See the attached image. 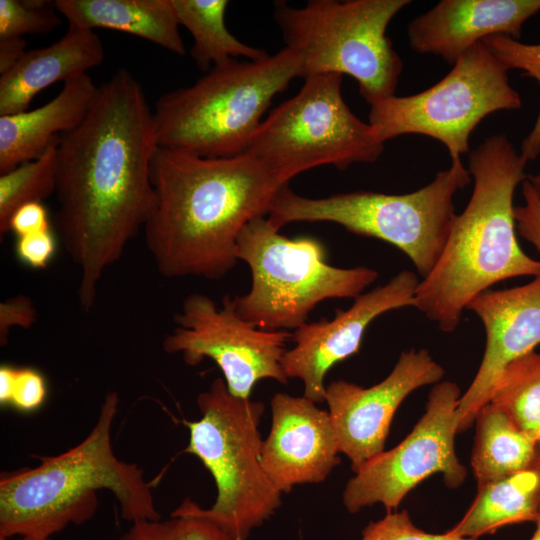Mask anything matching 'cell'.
Here are the masks:
<instances>
[{
  "label": "cell",
  "instance_id": "cell-7",
  "mask_svg": "<svg viewBox=\"0 0 540 540\" xmlns=\"http://www.w3.org/2000/svg\"><path fill=\"white\" fill-rule=\"evenodd\" d=\"M470 182L460 159L437 172L428 185L406 194L359 190L308 198L287 184L275 194L268 219L277 229L291 222H333L351 233L386 241L408 256L425 278L447 242L456 215L453 197Z\"/></svg>",
  "mask_w": 540,
  "mask_h": 540
},
{
  "label": "cell",
  "instance_id": "cell-35",
  "mask_svg": "<svg viewBox=\"0 0 540 540\" xmlns=\"http://www.w3.org/2000/svg\"><path fill=\"white\" fill-rule=\"evenodd\" d=\"M49 230L48 215L39 202H31L18 208L9 222V231L18 237Z\"/></svg>",
  "mask_w": 540,
  "mask_h": 540
},
{
  "label": "cell",
  "instance_id": "cell-22",
  "mask_svg": "<svg viewBox=\"0 0 540 540\" xmlns=\"http://www.w3.org/2000/svg\"><path fill=\"white\" fill-rule=\"evenodd\" d=\"M477 488L474 501L448 530L450 534L479 539L506 525L534 522L539 514V477L530 468Z\"/></svg>",
  "mask_w": 540,
  "mask_h": 540
},
{
  "label": "cell",
  "instance_id": "cell-15",
  "mask_svg": "<svg viewBox=\"0 0 540 540\" xmlns=\"http://www.w3.org/2000/svg\"><path fill=\"white\" fill-rule=\"evenodd\" d=\"M420 280L403 270L385 285L354 298L347 310H337L332 320L305 323L292 333L295 343L285 352L281 364L287 378L304 383V395L316 403L325 402V377L337 363L356 354L369 324L380 315L413 306Z\"/></svg>",
  "mask_w": 540,
  "mask_h": 540
},
{
  "label": "cell",
  "instance_id": "cell-30",
  "mask_svg": "<svg viewBox=\"0 0 540 540\" xmlns=\"http://www.w3.org/2000/svg\"><path fill=\"white\" fill-rule=\"evenodd\" d=\"M46 392L45 380L36 370L1 366V405L9 404L21 411H33L42 405Z\"/></svg>",
  "mask_w": 540,
  "mask_h": 540
},
{
  "label": "cell",
  "instance_id": "cell-23",
  "mask_svg": "<svg viewBox=\"0 0 540 540\" xmlns=\"http://www.w3.org/2000/svg\"><path fill=\"white\" fill-rule=\"evenodd\" d=\"M474 423L476 435L471 467L477 487L530 467L537 442L519 429L505 412L487 403Z\"/></svg>",
  "mask_w": 540,
  "mask_h": 540
},
{
  "label": "cell",
  "instance_id": "cell-27",
  "mask_svg": "<svg viewBox=\"0 0 540 540\" xmlns=\"http://www.w3.org/2000/svg\"><path fill=\"white\" fill-rule=\"evenodd\" d=\"M120 540H237L215 523L193 514H171L166 520L140 521Z\"/></svg>",
  "mask_w": 540,
  "mask_h": 540
},
{
  "label": "cell",
  "instance_id": "cell-5",
  "mask_svg": "<svg viewBox=\"0 0 540 540\" xmlns=\"http://www.w3.org/2000/svg\"><path fill=\"white\" fill-rule=\"evenodd\" d=\"M301 75V58L287 47L257 61L215 65L157 100V145L207 158L243 154L272 99Z\"/></svg>",
  "mask_w": 540,
  "mask_h": 540
},
{
  "label": "cell",
  "instance_id": "cell-3",
  "mask_svg": "<svg viewBox=\"0 0 540 540\" xmlns=\"http://www.w3.org/2000/svg\"><path fill=\"white\" fill-rule=\"evenodd\" d=\"M527 162L505 134L470 150L471 198L455 215L442 254L414 299V307L441 331L453 332L471 300L492 285L540 275V261L521 249L516 236L513 197L528 177Z\"/></svg>",
  "mask_w": 540,
  "mask_h": 540
},
{
  "label": "cell",
  "instance_id": "cell-37",
  "mask_svg": "<svg viewBox=\"0 0 540 540\" xmlns=\"http://www.w3.org/2000/svg\"><path fill=\"white\" fill-rule=\"evenodd\" d=\"M529 468L535 471L539 477L538 511L540 513V442L536 445L535 455Z\"/></svg>",
  "mask_w": 540,
  "mask_h": 540
},
{
  "label": "cell",
  "instance_id": "cell-4",
  "mask_svg": "<svg viewBox=\"0 0 540 540\" xmlns=\"http://www.w3.org/2000/svg\"><path fill=\"white\" fill-rule=\"evenodd\" d=\"M119 396L109 392L89 434L56 456H37L34 468L3 472L0 478V539L12 536L51 538L69 525L91 520L98 492L110 491L123 520H159L151 485L137 464L117 458L112 425Z\"/></svg>",
  "mask_w": 540,
  "mask_h": 540
},
{
  "label": "cell",
  "instance_id": "cell-14",
  "mask_svg": "<svg viewBox=\"0 0 540 540\" xmlns=\"http://www.w3.org/2000/svg\"><path fill=\"white\" fill-rule=\"evenodd\" d=\"M443 367L426 349L401 352L394 368L381 382L364 388L345 380L326 386L325 402L340 453L356 472L384 451L393 416L403 400L416 389L437 384Z\"/></svg>",
  "mask_w": 540,
  "mask_h": 540
},
{
  "label": "cell",
  "instance_id": "cell-31",
  "mask_svg": "<svg viewBox=\"0 0 540 540\" xmlns=\"http://www.w3.org/2000/svg\"><path fill=\"white\" fill-rule=\"evenodd\" d=\"M361 540H479L460 538L446 531L443 534L428 533L412 522L408 511L387 512L371 521L362 531Z\"/></svg>",
  "mask_w": 540,
  "mask_h": 540
},
{
  "label": "cell",
  "instance_id": "cell-18",
  "mask_svg": "<svg viewBox=\"0 0 540 540\" xmlns=\"http://www.w3.org/2000/svg\"><path fill=\"white\" fill-rule=\"evenodd\" d=\"M540 11V0H442L407 27L419 54L454 65L473 45L493 35L519 40L523 24Z\"/></svg>",
  "mask_w": 540,
  "mask_h": 540
},
{
  "label": "cell",
  "instance_id": "cell-16",
  "mask_svg": "<svg viewBox=\"0 0 540 540\" xmlns=\"http://www.w3.org/2000/svg\"><path fill=\"white\" fill-rule=\"evenodd\" d=\"M466 309L482 321L486 345L478 371L459 401L458 432L475 422L503 369L540 344V275L514 288L488 289L473 298Z\"/></svg>",
  "mask_w": 540,
  "mask_h": 540
},
{
  "label": "cell",
  "instance_id": "cell-12",
  "mask_svg": "<svg viewBox=\"0 0 540 540\" xmlns=\"http://www.w3.org/2000/svg\"><path fill=\"white\" fill-rule=\"evenodd\" d=\"M460 398L454 382L433 386L424 414L404 440L365 462L348 480L342 501L349 513L377 503L395 511L413 488L435 473L442 474L448 488L463 484L467 469L455 451Z\"/></svg>",
  "mask_w": 540,
  "mask_h": 540
},
{
  "label": "cell",
  "instance_id": "cell-28",
  "mask_svg": "<svg viewBox=\"0 0 540 540\" xmlns=\"http://www.w3.org/2000/svg\"><path fill=\"white\" fill-rule=\"evenodd\" d=\"M481 42L508 69L521 70L540 85V43L526 44L505 35L489 36ZM520 153L527 161L540 155V109L533 128L522 142Z\"/></svg>",
  "mask_w": 540,
  "mask_h": 540
},
{
  "label": "cell",
  "instance_id": "cell-20",
  "mask_svg": "<svg viewBox=\"0 0 540 540\" xmlns=\"http://www.w3.org/2000/svg\"><path fill=\"white\" fill-rule=\"evenodd\" d=\"M99 87L86 73L64 83L48 103L34 110L0 116V174L39 157L58 136L86 118Z\"/></svg>",
  "mask_w": 540,
  "mask_h": 540
},
{
  "label": "cell",
  "instance_id": "cell-32",
  "mask_svg": "<svg viewBox=\"0 0 540 540\" xmlns=\"http://www.w3.org/2000/svg\"><path fill=\"white\" fill-rule=\"evenodd\" d=\"M522 193L524 204L514 208L516 231L540 254V199L528 179L522 183Z\"/></svg>",
  "mask_w": 540,
  "mask_h": 540
},
{
  "label": "cell",
  "instance_id": "cell-19",
  "mask_svg": "<svg viewBox=\"0 0 540 540\" xmlns=\"http://www.w3.org/2000/svg\"><path fill=\"white\" fill-rule=\"evenodd\" d=\"M103 59V44L94 31L69 26L61 39L26 51L9 70L0 74V116L28 110L40 91L86 74Z\"/></svg>",
  "mask_w": 540,
  "mask_h": 540
},
{
  "label": "cell",
  "instance_id": "cell-17",
  "mask_svg": "<svg viewBox=\"0 0 540 540\" xmlns=\"http://www.w3.org/2000/svg\"><path fill=\"white\" fill-rule=\"evenodd\" d=\"M316 404L286 393L271 399V429L262 441L261 457L282 494L299 484L324 481L340 462L329 412Z\"/></svg>",
  "mask_w": 540,
  "mask_h": 540
},
{
  "label": "cell",
  "instance_id": "cell-33",
  "mask_svg": "<svg viewBox=\"0 0 540 540\" xmlns=\"http://www.w3.org/2000/svg\"><path fill=\"white\" fill-rule=\"evenodd\" d=\"M19 259L32 268H44L55 252V240L50 230L18 237Z\"/></svg>",
  "mask_w": 540,
  "mask_h": 540
},
{
  "label": "cell",
  "instance_id": "cell-11",
  "mask_svg": "<svg viewBox=\"0 0 540 540\" xmlns=\"http://www.w3.org/2000/svg\"><path fill=\"white\" fill-rule=\"evenodd\" d=\"M508 70L479 42L430 88L370 104L368 123L383 143L404 134L425 135L446 146L451 162L458 161L470 152L469 137L482 119L496 111L521 108V96L510 85Z\"/></svg>",
  "mask_w": 540,
  "mask_h": 540
},
{
  "label": "cell",
  "instance_id": "cell-40",
  "mask_svg": "<svg viewBox=\"0 0 540 540\" xmlns=\"http://www.w3.org/2000/svg\"><path fill=\"white\" fill-rule=\"evenodd\" d=\"M0 540H8V539H0ZM18 540H52V538L36 537V536H22Z\"/></svg>",
  "mask_w": 540,
  "mask_h": 540
},
{
  "label": "cell",
  "instance_id": "cell-25",
  "mask_svg": "<svg viewBox=\"0 0 540 540\" xmlns=\"http://www.w3.org/2000/svg\"><path fill=\"white\" fill-rule=\"evenodd\" d=\"M488 403L539 443L540 353L533 351L509 363L496 379Z\"/></svg>",
  "mask_w": 540,
  "mask_h": 540
},
{
  "label": "cell",
  "instance_id": "cell-13",
  "mask_svg": "<svg viewBox=\"0 0 540 540\" xmlns=\"http://www.w3.org/2000/svg\"><path fill=\"white\" fill-rule=\"evenodd\" d=\"M174 322L173 330L163 340V350L180 353L189 366L212 359L233 396L250 398L262 379L287 384L281 361L292 333L263 330L244 320L231 295L225 294L218 307L207 295L189 294Z\"/></svg>",
  "mask_w": 540,
  "mask_h": 540
},
{
  "label": "cell",
  "instance_id": "cell-38",
  "mask_svg": "<svg viewBox=\"0 0 540 540\" xmlns=\"http://www.w3.org/2000/svg\"><path fill=\"white\" fill-rule=\"evenodd\" d=\"M527 179L534 188L538 198L540 199V173L537 175H530Z\"/></svg>",
  "mask_w": 540,
  "mask_h": 540
},
{
  "label": "cell",
  "instance_id": "cell-24",
  "mask_svg": "<svg viewBox=\"0 0 540 540\" xmlns=\"http://www.w3.org/2000/svg\"><path fill=\"white\" fill-rule=\"evenodd\" d=\"M179 25L192 35L190 55L202 71L231 58L245 57L251 61L266 58L265 50L239 41L225 26L226 0H171Z\"/></svg>",
  "mask_w": 540,
  "mask_h": 540
},
{
  "label": "cell",
  "instance_id": "cell-29",
  "mask_svg": "<svg viewBox=\"0 0 540 540\" xmlns=\"http://www.w3.org/2000/svg\"><path fill=\"white\" fill-rule=\"evenodd\" d=\"M55 2L47 0H0V38L42 34L60 24Z\"/></svg>",
  "mask_w": 540,
  "mask_h": 540
},
{
  "label": "cell",
  "instance_id": "cell-39",
  "mask_svg": "<svg viewBox=\"0 0 540 540\" xmlns=\"http://www.w3.org/2000/svg\"><path fill=\"white\" fill-rule=\"evenodd\" d=\"M536 528L532 535V537L529 540H540V513L538 514L537 518L534 521Z\"/></svg>",
  "mask_w": 540,
  "mask_h": 540
},
{
  "label": "cell",
  "instance_id": "cell-10",
  "mask_svg": "<svg viewBox=\"0 0 540 540\" xmlns=\"http://www.w3.org/2000/svg\"><path fill=\"white\" fill-rule=\"evenodd\" d=\"M342 79L336 73L305 78L296 95L262 120L246 153L286 184L314 167L345 170L354 163L377 161L384 143L344 101Z\"/></svg>",
  "mask_w": 540,
  "mask_h": 540
},
{
  "label": "cell",
  "instance_id": "cell-2",
  "mask_svg": "<svg viewBox=\"0 0 540 540\" xmlns=\"http://www.w3.org/2000/svg\"><path fill=\"white\" fill-rule=\"evenodd\" d=\"M150 179L153 201L143 230L157 271L212 280L235 267L239 233L268 214L287 185L246 152L207 158L160 146Z\"/></svg>",
  "mask_w": 540,
  "mask_h": 540
},
{
  "label": "cell",
  "instance_id": "cell-36",
  "mask_svg": "<svg viewBox=\"0 0 540 540\" xmlns=\"http://www.w3.org/2000/svg\"><path fill=\"white\" fill-rule=\"evenodd\" d=\"M23 37L0 38V74L9 70L26 52Z\"/></svg>",
  "mask_w": 540,
  "mask_h": 540
},
{
  "label": "cell",
  "instance_id": "cell-9",
  "mask_svg": "<svg viewBox=\"0 0 540 540\" xmlns=\"http://www.w3.org/2000/svg\"><path fill=\"white\" fill-rule=\"evenodd\" d=\"M409 0H310L303 7L274 4L285 47L302 62L301 78L347 74L370 105L395 95L403 63L386 35Z\"/></svg>",
  "mask_w": 540,
  "mask_h": 540
},
{
  "label": "cell",
  "instance_id": "cell-8",
  "mask_svg": "<svg viewBox=\"0 0 540 540\" xmlns=\"http://www.w3.org/2000/svg\"><path fill=\"white\" fill-rule=\"evenodd\" d=\"M238 260L251 272L250 290L233 297L238 314L257 328L296 330L326 299L356 298L378 278L372 268H339L326 261L323 244L312 237L290 239L268 218L248 222L236 241Z\"/></svg>",
  "mask_w": 540,
  "mask_h": 540
},
{
  "label": "cell",
  "instance_id": "cell-1",
  "mask_svg": "<svg viewBox=\"0 0 540 540\" xmlns=\"http://www.w3.org/2000/svg\"><path fill=\"white\" fill-rule=\"evenodd\" d=\"M157 147L153 111L126 69L99 87L83 122L60 138L56 226L79 270L77 296L85 311L93 308L105 271L145 225Z\"/></svg>",
  "mask_w": 540,
  "mask_h": 540
},
{
  "label": "cell",
  "instance_id": "cell-34",
  "mask_svg": "<svg viewBox=\"0 0 540 540\" xmlns=\"http://www.w3.org/2000/svg\"><path fill=\"white\" fill-rule=\"evenodd\" d=\"M37 318L32 301L25 295H18L0 305V342H7L12 327H30Z\"/></svg>",
  "mask_w": 540,
  "mask_h": 540
},
{
  "label": "cell",
  "instance_id": "cell-26",
  "mask_svg": "<svg viewBox=\"0 0 540 540\" xmlns=\"http://www.w3.org/2000/svg\"><path fill=\"white\" fill-rule=\"evenodd\" d=\"M55 138L37 158L18 165L0 176V233L9 231V222L21 206L39 202L55 194L57 149Z\"/></svg>",
  "mask_w": 540,
  "mask_h": 540
},
{
  "label": "cell",
  "instance_id": "cell-21",
  "mask_svg": "<svg viewBox=\"0 0 540 540\" xmlns=\"http://www.w3.org/2000/svg\"><path fill=\"white\" fill-rule=\"evenodd\" d=\"M69 26L125 32L185 55L179 22L171 0H56Z\"/></svg>",
  "mask_w": 540,
  "mask_h": 540
},
{
  "label": "cell",
  "instance_id": "cell-6",
  "mask_svg": "<svg viewBox=\"0 0 540 540\" xmlns=\"http://www.w3.org/2000/svg\"><path fill=\"white\" fill-rule=\"evenodd\" d=\"M201 417L184 421L189 430L185 452L211 473L217 497L204 509L184 500L171 514L203 517L237 540H246L281 506L282 493L264 469L259 432L264 403L233 396L222 378L197 397Z\"/></svg>",
  "mask_w": 540,
  "mask_h": 540
}]
</instances>
